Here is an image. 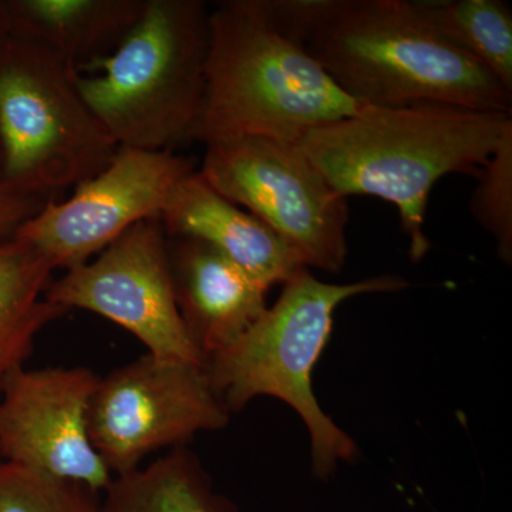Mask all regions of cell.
Here are the masks:
<instances>
[{"instance_id": "1", "label": "cell", "mask_w": 512, "mask_h": 512, "mask_svg": "<svg viewBox=\"0 0 512 512\" xmlns=\"http://www.w3.org/2000/svg\"><path fill=\"white\" fill-rule=\"evenodd\" d=\"M276 28L362 106L448 104L512 116V93L416 0H264Z\"/></svg>"}, {"instance_id": "2", "label": "cell", "mask_w": 512, "mask_h": 512, "mask_svg": "<svg viewBox=\"0 0 512 512\" xmlns=\"http://www.w3.org/2000/svg\"><path fill=\"white\" fill-rule=\"evenodd\" d=\"M511 131L508 114L448 104L365 106L309 131L298 146L343 197L396 205L410 258L419 262L431 247L424 224L434 185L448 174L476 177Z\"/></svg>"}, {"instance_id": "3", "label": "cell", "mask_w": 512, "mask_h": 512, "mask_svg": "<svg viewBox=\"0 0 512 512\" xmlns=\"http://www.w3.org/2000/svg\"><path fill=\"white\" fill-rule=\"evenodd\" d=\"M363 107L276 28L264 0H228L210 12L204 96L190 141L298 143Z\"/></svg>"}, {"instance_id": "4", "label": "cell", "mask_w": 512, "mask_h": 512, "mask_svg": "<svg viewBox=\"0 0 512 512\" xmlns=\"http://www.w3.org/2000/svg\"><path fill=\"white\" fill-rule=\"evenodd\" d=\"M208 45L204 2L146 0L120 45L77 73V87L117 146L174 151L200 113Z\"/></svg>"}, {"instance_id": "5", "label": "cell", "mask_w": 512, "mask_h": 512, "mask_svg": "<svg viewBox=\"0 0 512 512\" xmlns=\"http://www.w3.org/2000/svg\"><path fill=\"white\" fill-rule=\"evenodd\" d=\"M407 286L393 275L328 284L303 266L234 345L207 360L215 392L229 412L244 409L258 396L276 397L291 406L311 436L313 473L328 478L340 460L356 454V444L320 409L312 387L313 367L328 345L333 313L353 296Z\"/></svg>"}, {"instance_id": "6", "label": "cell", "mask_w": 512, "mask_h": 512, "mask_svg": "<svg viewBox=\"0 0 512 512\" xmlns=\"http://www.w3.org/2000/svg\"><path fill=\"white\" fill-rule=\"evenodd\" d=\"M55 50L10 33L0 46L2 183L53 200L99 174L119 150Z\"/></svg>"}, {"instance_id": "7", "label": "cell", "mask_w": 512, "mask_h": 512, "mask_svg": "<svg viewBox=\"0 0 512 512\" xmlns=\"http://www.w3.org/2000/svg\"><path fill=\"white\" fill-rule=\"evenodd\" d=\"M222 197L264 222L306 268L339 274L348 258V198L298 143L239 137L207 146L200 170Z\"/></svg>"}, {"instance_id": "8", "label": "cell", "mask_w": 512, "mask_h": 512, "mask_svg": "<svg viewBox=\"0 0 512 512\" xmlns=\"http://www.w3.org/2000/svg\"><path fill=\"white\" fill-rule=\"evenodd\" d=\"M229 414L207 366L164 362L147 353L100 379L89 434L117 477L140 468L154 451L185 447L202 431L224 429Z\"/></svg>"}, {"instance_id": "9", "label": "cell", "mask_w": 512, "mask_h": 512, "mask_svg": "<svg viewBox=\"0 0 512 512\" xmlns=\"http://www.w3.org/2000/svg\"><path fill=\"white\" fill-rule=\"evenodd\" d=\"M46 299L117 323L158 360L207 366L178 308L160 218L138 222L93 262L67 269Z\"/></svg>"}, {"instance_id": "10", "label": "cell", "mask_w": 512, "mask_h": 512, "mask_svg": "<svg viewBox=\"0 0 512 512\" xmlns=\"http://www.w3.org/2000/svg\"><path fill=\"white\" fill-rule=\"evenodd\" d=\"M195 171L174 151L119 147L110 163L76 185L67 201H47L15 238L36 248L55 268L89 262L138 222L160 218L175 185Z\"/></svg>"}, {"instance_id": "11", "label": "cell", "mask_w": 512, "mask_h": 512, "mask_svg": "<svg viewBox=\"0 0 512 512\" xmlns=\"http://www.w3.org/2000/svg\"><path fill=\"white\" fill-rule=\"evenodd\" d=\"M99 382L86 367L23 366L10 373L0 386L3 463L104 493L114 476L89 434Z\"/></svg>"}, {"instance_id": "12", "label": "cell", "mask_w": 512, "mask_h": 512, "mask_svg": "<svg viewBox=\"0 0 512 512\" xmlns=\"http://www.w3.org/2000/svg\"><path fill=\"white\" fill-rule=\"evenodd\" d=\"M178 308L205 360L229 348L266 311V289L205 242L168 238Z\"/></svg>"}, {"instance_id": "13", "label": "cell", "mask_w": 512, "mask_h": 512, "mask_svg": "<svg viewBox=\"0 0 512 512\" xmlns=\"http://www.w3.org/2000/svg\"><path fill=\"white\" fill-rule=\"evenodd\" d=\"M160 222L168 238L205 242L266 289L284 285L303 268L264 222L222 197L197 170L175 185Z\"/></svg>"}, {"instance_id": "14", "label": "cell", "mask_w": 512, "mask_h": 512, "mask_svg": "<svg viewBox=\"0 0 512 512\" xmlns=\"http://www.w3.org/2000/svg\"><path fill=\"white\" fill-rule=\"evenodd\" d=\"M5 6L10 33L50 47L79 73L120 45L146 0H8Z\"/></svg>"}, {"instance_id": "15", "label": "cell", "mask_w": 512, "mask_h": 512, "mask_svg": "<svg viewBox=\"0 0 512 512\" xmlns=\"http://www.w3.org/2000/svg\"><path fill=\"white\" fill-rule=\"evenodd\" d=\"M55 268L28 242H0V386L25 365L33 343L67 309L47 301Z\"/></svg>"}, {"instance_id": "16", "label": "cell", "mask_w": 512, "mask_h": 512, "mask_svg": "<svg viewBox=\"0 0 512 512\" xmlns=\"http://www.w3.org/2000/svg\"><path fill=\"white\" fill-rule=\"evenodd\" d=\"M100 512H238L188 448L113 478Z\"/></svg>"}, {"instance_id": "17", "label": "cell", "mask_w": 512, "mask_h": 512, "mask_svg": "<svg viewBox=\"0 0 512 512\" xmlns=\"http://www.w3.org/2000/svg\"><path fill=\"white\" fill-rule=\"evenodd\" d=\"M447 42L473 56L512 93V12L501 0H416Z\"/></svg>"}, {"instance_id": "18", "label": "cell", "mask_w": 512, "mask_h": 512, "mask_svg": "<svg viewBox=\"0 0 512 512\" xmlns=\"http://www.w3.org/2000/svg\"><path fill=\"white\" fill-rule=\"evenodd\" d=\"M0 512H100V501L83 485L0 463Z\"/></svg>"}, {"instance_id": "19", "label": "cell", "mask_w": 512, "mask_h": 512, "mask_svg": "<svg viewBox=\"0 0 512 512\" xmlns=\"http://www.w3.org/2000/svg\"><path fill=\"white\" fill-rule=\"evenodd\" d=\"M470 211L478 224L493 235L498 254L512 258V131L504 137L490 160L478 170Z\"/></svg>"}, {"instance_id": "20", "label": "cell", "mask_w": 512, "mask_h": 512, "mask_svg": "<svg viewBox=\"0 0 512 512\" xmlns=\"http://www.w3.org/2000/svg\"><path fill=\"white\" fill-rule=\"evenodd\" d=\"M47 201V198L26 194L12 185L0 183V242L15 237L18 229L35 217Z\"/></svg>"}, {"instance_id": "21", "label": "cell", "mask_w": 512, "mask_h": 512, "mask_svg": "<svg viewBox=\"0 0 512 512\" xmlns=\"http://www.w3.org/2000/svg\"><path fill=\"white\" fill-rule=\"evenodd\" d=\"M10 35V22L5 2H0V46Z\"/></svg>"}, {"instance_id": "22", "label": "cell", "mask_w": 512, "mask_h": 512, "mask_svg": "<svg viewBox=\"0 0 512 512\" xmlns=\"http://www.w3.org/2000/svg\"><path fill=\"white\" fill-rule=\"evenodd\" d=\"M0 183H2V151H0Z\"/></svg>"}]
</instances>
